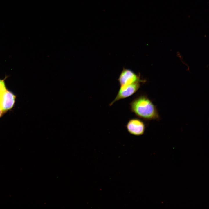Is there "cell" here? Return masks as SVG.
<instances>
[{
    "instance_id": "cell-7",
    "label": "cell",
    "mask_w": 209,
    "mask_h": 209,
    "mask_svg": "<svg viewBox=\"0 0 209 209\" xmlns=\"http://www.w3.org/2000/svg\"><path fill=\"white\" fill-rule=\"evenodd\" d=\"M3 111V110H2V109H1V108L0 107V116L1 115V114L2 113Z\"/></svg>"
},
{
    "instance_id": "cell-1",
    "label": "cell",
    "mask_w": 209,
    "mask_h": 209,
    "mask_svg": "<svg viewBox=\"0 0 209 209\" xmlns=\"http://www.w3.org/2000/svg\"><path fill=\"white\" fill-rule=\"evenodd\" d=\"M131 111L138 118L146 120H158L160 117L157 109L146 96L140 95L130 103Z\"/></svg>"
},
{
    "instance_id": "cell-3",
    "label": "cell",
    "mask_w": 209,
    "mask_h": 209,
    "mask_svg": "<svg viewBox=\"0 0 209 209\" xmlns=\"http://www.w3.org/2000/svg\"><path fill=\"white\" fill-rule=\"evenodd\" d=\"M126 127L129 133L135 136L143 135L146 129V125L144 122L137 118L130 119L127 123Z\"/></svg>"
},
{
    "instance_id": "cell-4",
    "label": "cell",
    "mask_w": 209,
    "mask_h": 209,
    "mask_svg": "<svg viewBox=\"0 0 209 209\" xmlns=\"http://www.w3.org/2000/svg\"><path fill=\"white\" fill-rule=\"evenodd\" d=\"M120 85L122 86L135 82H142L139 76L130 69L124 68L118 79Z\"/></svg>"
},
{
    "instance_id": "cell-2",
    "label": "cell",
    "mask_w": 209,
    "mask_h": 209,
    "mask_svg": "<svg viewBox=\"0 0 209 209\" xmlns=\"http://www.w3.org/2000/svg\"><path fill=\"white\" fill-rule=\"evenodd\" d=\"M140 82L122 86L120 88L116 97L110 103L109 105L112 106L116 102L129 97L136 93L140 87Z\"/></svg>"
},
{
    "instance_id": "cell-5",
    "label": "cell",
    "mask_w": 209,
    "mask_h": 209,
    "mask_svg": "<svg viewBox=\"0 0 209 209\" xmlns=\"http://www.w3.org/2000/svg\"><path fill=\"white\" fill-rule=\"evenodd\" d=\"M15 98V95L6 89L0 94V107L3 111L12 107Z\"/></svg>"
},
{
    "instance_id": "cell-6",
    "label": "cell",
    "mask_w": 209,
    "mask_h": 209,
    "mask_svg": "<svg viewBox=\"0 0 209 209\" xmlns=\"http://www.w3.org/2000/svg\"><path fill=\"white\" fill-rule=\"evenodd\" d=\"M6 89L4 81L0 80V94Z\"/></svg>"
}]
</instances>
